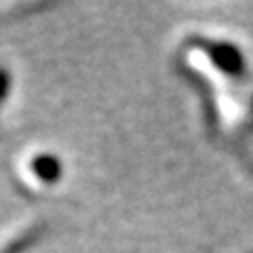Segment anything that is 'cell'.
Here are the masks:
<instances>
[]
</instances>
